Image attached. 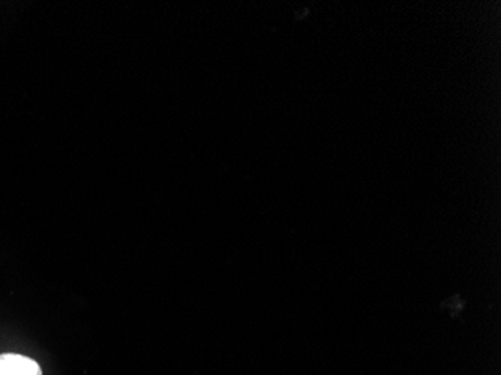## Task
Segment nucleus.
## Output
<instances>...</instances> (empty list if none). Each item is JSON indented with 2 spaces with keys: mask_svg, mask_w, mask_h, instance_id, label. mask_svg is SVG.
<instances>
[{
  "mask_svg": "<svg viewBox=\"0 0 501 375\" xmlns=\"http://www.w3.org/2000/svg\"><path fill=\"white\" fill-rule=\"evenodd\" d=\"M0 375H42V371L34 359L6 353L0 355Z\"/></svg>",
  "mask_w": 501,
  "mask_h": 375,
  "instance_id": "obj_1",
  "label": "nucleus"
}]
</instances>
